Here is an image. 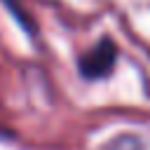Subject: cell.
Instances as JSON below:
<instances>
[{
	"mask_svg": "<svg viewBox=\"0 0 150 150\" xmlns=\"http://www.w3.org/2000/svg\"><path fill=\"white\" fill-rule=\"evenodd\" d=\"M103 150H143V143H141L138 136H129V134H124V136L112 138Z\"/></svg>",
	"mask_w": 150,
	"mask_h": 150,
	"instance_id": "cell-2",
	"label": "cell"
},
{
	"mask_svg": "<svg viewBox=\"0 0 150 150\" xmlns=\"http://www.w3.org/2000/svg\"><path fill=\"white\" fill-rule=\"evenodd\" d=\"M117 61V45L110 38H101L89 52L77 59V70L84 80H101L105 77Z\"/></svg>",
	"mask_w": 150,
	"mask_h": 150,
	"instance_id": "cell-1",
	"label": "cell"
}]
</instances>
